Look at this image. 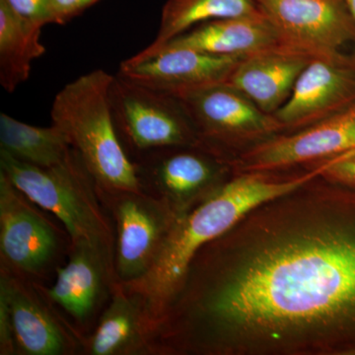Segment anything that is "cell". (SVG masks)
I'll use <instances>...</instances> for the list:
<instances>
[{
	"label": "cell",
	"instance_id": "cell-4",
	"mask_svg": "<svg viewBox=\"0 0 355 355\" xmlns=\"http://www.w3.org/2000/svg\"><path fill=\"white\" fill-rule=\"evenodd\" d=\"M0 171L26 197L57 217L70 243L90 242L114 251L113 221L73 147L62 162L49 168L28 164L0 150Z\"/></svg>",
	"mask_w": 355,
	"mask_h": 355
},
{
	"label": "cell",
	"instance_id": "cell-13",
	"mask_svg": "<svg viewBox=\"0 0 355 355\" xmlns=\"http://www.w3.org/2000/svg\"><path fill=\"white\" fill-rule=\"evenodd\" d=\"M355 149V103L308 127L277 135L231 162L235 172H273L323 162Z\"/></svg>",
	"mask_w": 355,
	"mask_h": 355
},
{
	"label": "cell",
	"instance_id": "cell-9",
	"mask_svg": "<svg viewBox=\"0 0 355 355\" xmlns=\"http://www.w3.org/2000/svg\"><path fill=\"white\" fill-rule=\"evenodd\" d=\"M132 161L144 191L165 200L179 217L211 196L233 169L228 161L200 146L157 149Z\"/></svg>",
	"mask_w": 355,
	"mask_h": 355
},
{
	"label": "cell",
	"instance_id": "cell-21",
	"mask_svg": "<svg viewBox=\"0 0 355 355\" xmlns=\"http://www.w3.org/2000/svg\"><path fill=\"white\" fill-rule=\"evenodd\" d=\"M71 148L65 133L53 123L51 127H35L0 114V150L22 162L53 167L62 162Z\"/></svg>",
	"mask_w": 355,
	"mask_h": 355
},
{
	"label": "cell",
	"instance_id": "cell-3",
	"mask_svg": "<svg viewBox=\"0 0 355 355\" xmlns=\"http://www.w3.org/2000/svg\"><path fill=\"white\" fill-rule=\"evenodd\" d=\"M113 76L102 69L79 76L58 93L51 110V123L80 155L98 196L144 191L114 125L109 99Z\"/></svg>",
	"mask_w": 355,
	"mask_h": 355
},
{
	"label": "cell",
	"instance_id": "cell-10",
	"mask_svg": "<svg viewBox=\"0 0 355 355\" xmlns=\"http://www.w3.org/2000/svg\"><path fill=\"white\" fill-rule=\"evenodd\" d=\"M41 282L0 266L15 355H83L84 336L51 302Z\"/></svg>",
	"mask_w": 355,
	"mask_h": 355
},
{
	"label": "cell",
	"instance_id": "cell-25",
	"mask_svg": "<svg viewBox=\"0 0 355 355\" xmlns=\"http://www.w3.org/2000/svg\"><path fill=\"white\" fill-rule=\"evenodd\" d=\"M343 1L349 9V13L352 14L355 22V0H343Z\"/></svg>",
	"mask_w": 355,
	"mask_h": 355
},
{
	"label": "cell",
	"instance_id": "cell-8",
	"mask_svg": "<svg viewBox=\"0 0 355 355\" xmlns=\"http://www.w3.org/2000/svg\"><path fill=\"white\" fill-rule=\"evenodd\" d=\"M114 229V270L120 284L146 277L158 260L179 216L146 191L99 196Z\"/></svg>",
	"mask_w": 355,
	"mask_h": 355
},
{
	"label": "cell",
	"instance_id": "cell-18",
	"mask_svg": "<svg viewBox=\"0 0 355 355\" xmlns=\"http://www.w3.org/2000/svg\"><path fill=\"white\" fill-rule=\"evenodd\" d=\"M282 46L263 14L251 17L225 18L202 23L168 42L148 55L171 49H190L219 55H247Z\"/></svg>",
	"mask_w": 355,
	"mask_h": 355
},
{
	"label": "cell",
	"instance_id": "cell-2",
	"mask_svg": "<svg viewBox=\"0 0 355 355\" xmlns=\"http://www.w3.org/2000/svg\"><path fill=\"white\" fill-rule=\"evenodd\" d=\"M327 160L310 171L286 180L268 172H235L207 200L180 216L158 260L141 279L123 286L146 300L156 327L171 302L196 254L227 233L257 207L289 195L321 176Z\"/></svg>",
	"mask_w": 355,
	"mask_h": 355
},
{
	"label": "cell",
	"instance_id": "cell-19",
	"mask_svg": "<svg viewBox=\"0 0 355 355\" xmlns=\"http://www.w3.org/2000/svg\"><path fill=\"white\" fill-rule=\"evenodd\" d=\"M42 28L0 0V84L7 92L29 79L33 62L46 53Z\"/></svg>",
	"mask_w": 355,
	"mask_h": 355
},
{
	"label": "cell",
	"instance_id": "cell-11",
	"mask_svg": "<svg viewBox=\"0 0 355 355\" xmlns=\"http://www.w3.org/2000/svg\"><path fill=\"white\" fill-rule=\"evenodd\" d=\"M46 295L85 338L94 329L116 284L114 254L108 248L86 241L70 243L67 263L55 270Z\"/></svg>",
	"mask_w": 355,
	"mask_h": 355
},
{
	"label": "cell",
	"instance_id": "cell-5",
	"mask_svg": "<svg viewBox=\"0 0 355 355\" xmlns=\"http://www.w3.org/2000/svg\"><path fill=\"white\" fill-rule=\"evenodd\" d=\"M70 238L0 171V266L44 284L64 265Z\"/></svg>",
	"mask_w": 355,
	"mask_h": 355
},
{
	"label": "cell",
	"instance_id": "cell-16",
	"mask_svg": "<svg viewBox=\"0 0 355 355\" xmlns=\"http://www.w3.org/2000/svg\"><path fill=\"white\" fill-rule=\"evenodd\" d=\"M156 324L146 300L116 284L94 329L84 338L83 355H157Z\"/></svg>",
	"mask_w": 355,
	"mask_h": 355
},
{
	"label": "cell",
	"instance_id": "cell-22",
	"mask_svg": "<svg viewBox=\"0 0 355 355\" xmlns=\"http://www.w3.org/2000/svg\"><path fill=\"white\" fill-rule=\"evenodd\" d=\"M321 176L330 183L355 187V149L328 159Z\"/></svg>",
	"mask_w": 355,
	"mask_h": 355
},
{
	"label": "cell",
	"instance_id": "cell-15",
	"mask_svg": "<svg viewBox=\"0 0 355 355\" xmlns=\"http://www.w3.org/2000/svg\"><path fill=\"white\" fill-rule=\"evenodd\" d=\"M245 55H219L190 49H171L147 57L128 58L120 76L179 97L196 89L225 83Z\"/></svg>",
	"mask_w": 355,
	"mask_h": 355
},
{
	"label": "cell",
	"instance_id": "cell-20",
	"mask_svg": "<svg viewBox=\"0 0 355 355\" xmlns=\"http://www.w3.org/2000/svg\"><path fill=\"white\" fill-rule=\"evenodd\" d=\"M261 14L256 0H167L161 14L157 36L139 53H153L191 28L209 21Z\"/></svg>",
	"mask_w": 355,
	"mask_h": 355
},
{
	"label": "cell",
	"instance_id": "cell-12",
	"mask_svg": "<svg viewBox=\"0 0 355 355\" xmlns=\"http://www.w3.org/2000/svg\"><path fill=\"white\" fill-rule=\"evenodd\" d=\"M280 44L314 58L343 55L355 22L343 0H256Z\"/></svg>",
	"mask_w": 355,
	"mask_h": 355
},
{
	"label": "cell",
	"instance_id": "cell-14",
	"mask_svg": "<svg viewBox=\"0 0 355 355\" xmlns=\"http://www.w3.org/2000/svg\"><path fill=\"white\" fill-rule=\"evenodd\" d=\"M355 103V62L343 55L315 58L298 77L291 97L275 112L284 132H295Z\"/></svg>",
	"mask_w": 355,
	"mask_h": 355
},
{
	"label": "cell",
	"instance_id": "cell-17",
	"mask_svg": "<svg viewBox=\"0 0 355 355\" xmlns=\"http://www.w3.org/2000/svg\"><path fill=\"white\" fill-rule=\"evenodd\" d=\"M313 58L287 46H273L243 57L225 83L263 112L273 114L286 104L298 77Z\"/></svg>",
	"mask_w": 355,
	"mask_h": 355
},
{
	"label": "cell",
	"instance_id": "cell-24",
	"mask_svg": "<svg viewBox=\"0 0 355 355\" xmlns=\"http://www.w3.org/2000/svg\"><path fill=\"white\" fill-rule=\"evenodd\" d=\"M100 0H51L55 24L64 25Z\"/></svg>",
	"mask_w": 355,
	"mask_h": 355
},
{
	"label": "cell",
	"instance_id": "cell-1",
	"mask_svg": "<svg viewBox=\"0 0 355 355\" xmlns=\"http://www.w3.org/2000/svg\"><path fill=\"white\" fill-rule=\"evenodd\" d=\"M355 336V214L322 210L239 252L220 237L191 260L158 328L170 355L321 347Z\"/></svg>",
	"mask_w": 355,
	"mask_h": 355
},
{
	"label": "cell",
	"instance_id": "cell-6",
	"mask_svg": "<svg viewBox=\"0 0 355 355\" xmlns=\"http://www.w3.org/2000/svg\"><path fill=\"white\" fill-rule=\"evenodd\" d=\"M109 99L116 132L130 158L168 147L200 146L179 98L118 73L112 79Z\"/></svg>",
	"mask_w": 355,
	"mask_h": 355
},
{
	"label": "cell",
	"instance_id": "cell-23",
	"mask_svg": "<svg viewBox=\"0 0 355 355\" xmlns=\"http://www.w3.org/2000/svg\"><path fill=\"white\" fill-rule=\"evenodd\" d=\"M14 11L41 26L55 24L51 0H6Z\"/></svg>",
	"mask_w": 355,
	"mask_h": 355
},
{
	"label": "cell",
	"instance_id": "cell-7",
	"mask_svg": "<svg viewBox=\"0 0 355 355\" xmlns=\"http://www.w3.org/2000/svg\"><path fill=\"white\" fill-rule=\"evenodd\" d=\"M177 98L195 125L200 146L230 164L234 151L241 150V146L249 150L284 132L275 114L266 113L226 83L196 89Z\"/></svg>",
	"mask_w": 355,
	"mask_h": 355
}]
</instances>
